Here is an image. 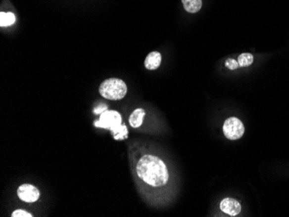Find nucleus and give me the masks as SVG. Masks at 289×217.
Returning <instances> with one entry per match:
<instances>
[{
    "instance_id": "f257e3e1",
    "label": "nucleus",
    "mask_w": 289,
    "mask_h": 217,
    "mask_svg": "<svg viewBox=\"0 0 289 217\" xmlns=\"http://www.w3.org/2000/svg\"><path fill=\"white\" fill-rule=\"evenodd\" d=\"M129 162L139 192L152 206L165 205L172 200L177 178L172 164L164 154L144 142L129 145Z\"/></svg>"
},
{
    "instance_id": "f03ea898",
    "label": "nucleus",
    "mask_w": 289,
    "mask_h": 217,
    "mask_svg": "<svg viewBox=\"0 0 289 217\" xmlns=\"http://www.w3.org/2000/svg\"><path fill=\"white\" fill-rule=\"evenodd\" d=\"M94 125L96 128L109 130L115 140H123L128 138V128L122 122V116L117 111H105L100 114L99 121H96Z\"/></svg>"
},
{
    "instance_id": "7ed1b4c3",
    "label": "nucleus",
    "mask_w": 289,
    "mask_h": 217,
    "mask_svg": "<svg viewBox=\"0 0 289 217\" xmlns=\"http://www.w3.org/2000/svg\"><path fill=\"white\" fill-rule=\"evenodd\" d=\"M99 93L107 100H122L128 93V87L123 80L109 78L100 84Z\"/></svg>"
},
{
    "instance_id": "20e7f679",
    "label": "nucleus",
    "mask_w": 289,
    "mask_h": 217,
    "mask_svg": "<svg viewBox=\"0 0 289 217\" xmlns=\"http://www.w3.org/2000/svg\"><path fill=\"white\" fill-rule=\"evenodd\" d=\"M223 132L225 138L229 140H238L244 135V125L238 118H228L223 125Z\"/></svg>"
},
{
    "instance_id": "39448f33",
    "label": "nucleus",
    "mask_w": 289,
    "mask_h": 217,
    "mask_svg": "<svg viewBox=\"0 0 289 217\" xmlns=\"http://www.w3.org/2000/svg\"><path fill=\"white\" fill-rule=\"evenodd\" d=\"M17 197L24 203H35L40 198L41 193L37 187L30 184L24 183L17 188Z\"/></svg>"
},
{
    "instance_id": "423d86ee",
    "label": "nucleus",
    "mask_w": 289,
    "mask_h": 217,
    "mask_svg": "<svg viewBox=\"0 0 289 217\" xmlns=\"http://www.w3.org/2000/svg\"><path fill=\"white\" fill-rule=\"evenodd\" d=\"M220 211L230 217H237L241 214V204L239 201L232 197H225L219 204Z\"/></svg>"
},
{
    "instance_id": "0eeeda50",
    "label": "nucleus",
    "mask_w": 289,
    "mask_h": 217,
    "mask_svg": "<svg viewBox=\"0 0 289 217\" xmlns=\"http://www.w3.org/2000/svg\"><path fill=\"white\" fill-rule=\"evenodd\" d=\"M145 115H146V111L144 108H137L135 109L129 116L128 122L132 128L134 129H139L142 128L144 125V120H145Z\"/></svg>"
},
{
    "instance_id": "6e6552de",
    "label": "nucleus",
    "mask_w": 289,
    "mask_h": 217,
    "mask_svg": "<svg viewBox=\"0 0 289 217\" xmlns=\"http://www.w3.org/2000/svg\"><path fill=\"white\" fill-rule=\"evenodd\" d=\"M162 55L158 51H152L148 54L144 60V67L148 70H156L161 64Z\"/></svg>"
},
{
    "instance_id": "1a4fd4ad",
    "label": "nucleus",
    "mask_w": 289,
    "mask_h": 217,
    "mask_svg": "<svg viewBox=\"0 0 289 217\" xmlns=\"http://www.w3.org/2000/svg\"><path fill=\"white\" fill-rule=\"evenodd\" d=\"M183 5L186 11L196 13L202 8V0H182Z\"/></svg>"
},
{
    "instance_id": "9d476101",
    "label": "nucleus",
    "mask_w": 289,
    "mask_h": 217,
    "mask_svg": "<svg viewBox=\"0 0 289 217\" xmlns=\"http://www.w3.org/2000/svg\"><path fill=\"white\" fill-rule=\"evenodd\" d=\"M16 22V17L12 12H1L0 13V26L7 27L12 25Z\"/></svg>"
},
{
    "instance_id": "9b49d317",
    "label": "nucleus",
    "mask_w": 289,
    "mask_h": 217,
    "mask_svg": "<svg viewBox=\"0 0 289 217\" xmlns=\"http://www.w3.org/2000/svg\"><path fill=\"white\" fill-rule=\"evenodd\" d=\"M238 62L240 68L249 67L254 62V56L250 53H242L238 56Z\"/></svg>"
},
{
    "instance_id": "f8f14e48",
    "label": "nucleus",
    "mask_w": 289,
    "mask_h": 217,
    "mask_svg": "<svg viewBox=\"0 0 289 217\" xmlns=\"http://www.w3.org/2000/svg\"><path fill=\"white\" fill-rule=\"evenodd\" d=\"M225 67L230 70H236V69H239L240 66L237 60L233 58H229L226 60L225 62Z\"/></svg>"
},
{
    "instance_id": "ddd939ff",
    "label": "nucleus",
    "mask_w": 289,
    "mask_h": 217,
    "mask_svg": "<svg viewBox=\"0 0 289 217\" xmlns=\"http://www.w3.org/2000/svg\"><path fill=\"white\" fill-rule=\"evenodd\" d=\"M11 217H33V215L31 214L28 211L21 210V209H17L16 211H14L11 213Z\"/></svg>"
},
{
    "instance_id": "4468645a",
    "label": "nucleus",
    "mask_w": 289,
    "mask_h": 217,
    "mask_svg": "<svg viewBox=\"0 0 289 217\" xmlns=\"http://www.w3.org/2000/svg\"><path fill=\"white\" fill-rule=\"evenodd\" d=\"M106 110H107V106L105 104H103V106H100V107L95 110V114H102Z\"/></svg>"
}]
</instances>
